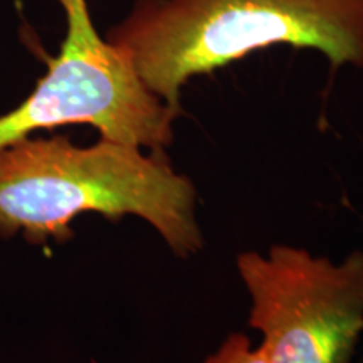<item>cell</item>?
<instances>
[{"mask_svg":"<svg viewBox=\"0 0 363 363\" xmlns=\"http://www.w3.org/2000/svg\"><path fill=\"white\" fill-rule=\"evenodd\" d=\"M195 208L192 180L158 150L104 138L78 147L66 136H29L0 148V235L62 242L81 214L136 216L175 256L190 257L203 247Z\"/></svg>","mask_w":363,"mask_h":363,"instance_id":"1","label":"cell"},{"mask_svg":"<svg viewBox=\"0 0 363 363\" xmlns=\"http://www.w3.org/2000/svg\"><path fill=\"white\" fill-rule=\"evenodd\" d=\"M106 39L180 115L190 78L271 45L316 49L333 69H363V0H136Z\"/></svg>","mask_w":363,"mask_h":363,"instance_id":"2","label":"cell"},{"mask_svg":"<svg viewBox=\"0 0 363 363\" xmlns=\"http://www.w3.org/2000/svg\"><path fill=\"white\" fill-rule=\"evenodd\" d=\"M66 38L24 103L0 116V148L39 130L89 125L111 142L163 152L174 142L170 110L150 91L130 59L98 34L86 0H57Z\"/></svg>","mask_w":363,"mask_h":363,"instance_id":"3","label":"cell"},{"mask_svg":"<svg viewBox=\"0 0 363 363\" xmlns=\"http://www.w3.org/2000/svg\"><path fill=\"white\" fill-rule=\"evenodd\" d=\"M251 294V328L269 363H352L363 333V252L340 264L303 247L276 244L240 252Z\"/></svg>","mask_w":363,"mask_h":363,"instance_id":"4","label":"cell"},{"mask_svg":"<svg viewBox=\"0 0 363 363\" xmlns=\"http://www.w3.org/2000/svg\"><path fill=\"white\" fill-rule=\"evenodd\" d=\"M203 363H269L261 347L252 348L251 340L242 333H233L224 340L219 350L206 358Z\"/></svg>","mask_w":363,"mask_h":363,"instance_id":"5","label":"cell"},{"mask_svg":"<svg viewBox=\"0 0 363 363\" xmlns=\"http://www.w3.org/2000/svg\"><path fill=\"white\" fill-rule=\"evenodd\" d=\"M360 363H363V358H362V360H360Z\"/></svg>","mask_w":363,"mask_h":363,"instance_id":"6","label":"cell"}]
</instances>
